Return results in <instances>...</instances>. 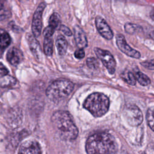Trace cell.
I'll return each mask as SVG.
<instances>
[{
	"instance_id": "obj_1",
	"label": "cell",
	"mask_w": 154,
	"mask_h": 154,
	"mask_svg": "<svg viewBox=\"0 0 154 154\" xmlns=\"http://www.w3.org/2000/svg\"><path fill=\"white\" fill-rule=\"evenodd\" d=\"M53 127L63 140L72 141L76 138L78 129L70 114L66 111H57L51 117Z\"/></svg>"
},
{
	"instance_id": "obj_2",
	"label": "cell",
	"mask_w": 154,
	"mask_h": 154,
	"mask_svg": "<svg viewBox=\"0 0 154 154\" xmlns=\"http://www.w3.org/2000/svg\"><path fill=\"white\" fill-rule=\"evenodd\" d=\"M85 150L87 154H112L116 152L117 144L111 134L96 133L88 138Z\"/></svg>"
},
{
	"instance_id": "obj_3",
	"label": "cell",
	"mask_w": 154,
	"mask_h": 154,
	"mask_svg": "<svg viewBox=\"0 0 154 154\" xmlns=\"http://www.w3.org/2000/svg\"><path fill=\"white\" fill-rule=\"evenodd\" d=\"M83 105L94 117H99L108 111L109 101L108 97L104 94L94 93L87 97Z\"/></svg>"
},
{
	"instance_id": "obj_4",
	"label": "cell",
	"mask_w": 154,
	"mask_h": 154,
	"mask_svg": "<svg viewBox=\"0 0 154 154\" xmlns=\"http://www.w3.org/2000/svg\"><path fill=\"white\" fill-rule=\"evenodd\" d=\"M73 84L67 79H57L52 82L47 88V97L54 102H58L66 98L72 93Z\"/></svg>"
},
{
	"instance_id": "obj_5",
	"label": "cell",
	"mask_w": 154,
	"mask_h": 154,
	"mask_svg": "<svg viewBox=\"0 0 154 154\" xmlns=\"http://www.w3.org/2000/svg\"><path fill=\"white\" fill-rule=\"evenodd\" d=\"M123 114L128 123L131 126H137L142 123V112L140 108L135 105H126L123 109Z\"/></svg>"
},
{
	"instance_id": "obj_6",
	"label": "cell",
	"mask_w": 154,
	"mask_h": 154,
	"mask_svg": "<svg viewBox=\"0 0 154 154\" xmlns=\"http://www.w3.org/2000/svg\"><path fill=\"white\" fill-rule=\"evenodd\" d=\"M94 51L97 58L102 62L110 74H113L116 70V62L112 55L108 51L99 48H94Z\"/></svg>"
},
{
	"instance_id": "obj_7",
	"label": "cell",
	"mask_w": 154,
	"mask_h": 154,
	"mask_svg": "<svg viewBox=\"0 0 154 154\" xmlns=\"http://www.w3.org/2000/svg\"><path fill=\"white\" fill-rule=\"evenodd\" d=\"M46 7L45 2H41L35 10L32 18L31 29L35 37L40 35L42 29V14Z\"/></svg>"
},
{
	"instance_id": "obj_8",
	"label": "cell",
	"mask_w": 154,
	"mask_h": 154,
	"mask_svg": "<svg viewBox=\"0 0 154 154\" xmlns=\"http://www.w3.org/2000/svg\"><path fill=\"white\" fill-rule=\"evenodd\" d=\"M116 44L119 49L125 54L126 55L138 59L141 57L140 53L137 51L135 49H134L132 48L126 42L125 38L123 35L121 34H118L116 35Z\"/></svg>"
},
{
	"instance_id": "obj_9",
	"label": "cell",
	"mask_w": 154,
	"mask_h": 154,
	"mask_svg": "<svg viewBox=\"0 0 154 154\" xmlns=\"http://www.w3.org/2000/svg\"><path fill=\"white\" fill-rule=\"evenodd\" d=\"M95 25L99 33L105 39L111 40L113 37V32L105 20L100 16L95 18Z\"/></svg>"
},
{
	"instance_id": "obj_10",
	"label": "cell",
	"mask_w": 154,
	"mask_h": 154,
	"mask_svg": "<svg viewBox=\"0 0 154 154\" xmlns=\"http://www.w3.org/2000/svg\"><path fill=\"white\" fill-rule=\"evenodd\" d=\"M41 152L38 143L34 140H29L20 145L18 154H41Z\"/></svg>"
},
{
	"instance_id": "obj_11",
	"label": "cell",
	"mask_w": 154,
	"mask_h": 154,
	"mask_svg": "<svg viewBox=\"0 0 154 154\" xmlns=\"http://www.w3.org/2000/svg\"><path fill=\"white\" fill-rule=\"evenodd\" d=\"M26 40L28 41L29 49L33 55L37 60H40L42 55V49L39 43L33 35H31L29 33L26 34Z\"/></svg>"
},
{
	"instance_id": "obj_12",
	"label": "cell",
	"mask_w": 154,
	"mask_h": 154,
	"mask_svg": "<svg viewBox=\"0 0 154 154\" xmlns=\"http://www.w3.org/2000/svg\"><path fill=\"white\" fill-rule=\"evenodd\" d=\"M74 38L78 48L84 49L87 46L88 42L86 35L82 29L78 25L74 26Z\"/></svg>"
},
{
	"instance_id": "obj_13",
	"label": "cell",
	"mask_w": 154,
	"mask_h": 154,
	"mask_svg": "<svg viewBox=\"0 0 154 154\" xmlns=\"http://www.w3.org/2000/svg\"><path fill=\"white\" fill-rule=\"evenodd\" d=\"M7 60L12 65L16 66L22 60L23 55L21 51L16 48H10L7 53Z\"/></svg>"
},
{
	"instance_id": "obj_14",
	"label": "cell",
	"mask_w": 154,
	"mask_h": 154,
	"mask_svg": "<svg viewBox=\"0 0 154 154\" xmlns=\"http://www.w3.org/2000/svg\"><path fill=\"white\" fill-rule=\"evenodd\" d=\"M67 42L62 35H59L56 40V47L60 55H64L67 49Z\"/></svg>"
},
{
	"instance_id": "obj_15",
	"label": "cell",
	"mask_w": 154,
	"mask_h": 154,
	"mask_svg": "<svg viewBox=\"0 0 154 154\" xmlns=\"http://www.w3.org/2000/svg\"><path fill=\"white\" fill-rule=\"evenodd\" d=\"M11 43V38L9 34L5 30L0 28V48L5 49Z\"/></svg>"
},
{
	"instance_id": "obj_16",
	"label": "cell",
	"mask_w": 154,
	"mask_h": 154,
	"mask_svg": "<svg viewBox=\"0 0 154 154\" xmlns=\"http://www.w3.org/2000/svg\"><path fill=\"white\" fill-rule=\"evenodd\" d=\"M43 51L46 55L51 56L53 53V40L51 37L45 38L43 42Z\"/></svg>"
},
{
	"instance_id": "obj_17",
	"label": "cell",
	"mask_w": 154,
	"mask_h": 154,
	"mask_svg": "<svg viewBox=\"0 0 154 154\" xmlns=\"http://www.w3.org/2000/svg\"><path fill=\"white\" fill-rule=\"evenodd\" d=\"M120 76L123 81H125L129 85H134L136 83V79L135 75H134L133 73L130 72H125L124 73H122Z\"/></svg>"
},
{
	"instance_id": "obj_18",
	"label": "cell",
	"mask_w": 154,
	"mask_h": 154,
	"mask_svg": "<svg viewBox=\"0 0 154 154\" xmlns=\"http://www.w3.org/2000/svg\"><path fill=\"white\" fill-rule=\"evenodd\" d=\"M135 77L136 80H137V81L141 85L146 86V85H148L150 83V78L147 75H146L145 74H144L142 72H138L136 73Z\"/></svg>"
},
{
	"instance_id": "obj_19",
	"label": "cell",
	"mask_w": 154,
	"mask_h": 154,
	"mask_svg": "<svg viewBox=\"0 0 154 154\" xmlns=\"http://www.w3.org/2000/svg\"><path fill=\"white\" fill-rule=\"evenodd\" d=\"M146 120L149 127L154 131V106L148 109L146 114Z\"/></svg>"
},
{
	"instance_id": "obj_20",
	"label": "cell",
	"mask_w": 154,
	"mask_h": 154,
	"mask_svg": "<svg viewBox=\"0 0 154 154\" xmlns=\"http://www.w3.org/2000/svg\"><path fill=\"white\" fill-rule=\"evenodd\" d=\"M124 27L125 32L129 34H134L141 29V28L139 25L132 23H126Z\"/></svg>"
},
{
	"instance_id": "obj_21",
	"label": "cell",
	"mask_w": 154,
	"mask_h": 154,
	"mask_svg": "<svg viewBox=\"0 0 154 154\" xmlns=\"http://www.w3.org/2000/svg\"><path fill=\"white\" fill-rule=\"evenodd\" d=\"M60 23V17L57 13H54L51 14L49 20V25L56 29Z\"/></svg>"
},
{
	"instance_id": "obj_22",
	"label": "cell",
	"mask_w": 154,
	"mask_h": 154,
	"mask_svg": "<svg viewBox=\"0 0 154 154\" xmlns=\"http://www.w3.org/2000/svg\"><path fill=\"white\" fill-rule=\"evenodd\" d=\"M16 80L14 78L5 75L0 78V85L2 87H7L10 85L14 84Z\"/></svg>"
},
{
	"instance_id": "obj_23",
	"label": "cell",
	"mask_w": 154,
	"mask_h": 154,
	"mask_svg": "<svg viewBox=\"0 0 154 154\" xmlns=\"http://www.w3.org/2000/svg\"><path fill=\"white\" fill-rule=\"evenodd\" d=\"M87 65L91 69H96L99 67V63L95 58L90 57L87 59Z\"/></svg>"
},
{
	"instance_id": "obj_24",
	"label": "cell",
	"mask_w": 154,
	"mask_h": 154,
	"mask_svg": "<svg viewBox=\"0 0 154 154\" xmlns=\"http://www.w3.org/2000/svg\"><path fill=\"white\" fill-rule=\"evenodd\" d=\"M11 16V13L10 10L1 9L0 10V21L10 18Z\"/></svg>"
},
{
	"instance_id": "obj_25",
	"label": "cell",
	"mask_w": 154,
	"mask_h": 154,
	"mask_svg": "<svg viewBox=\"0 0 154 154\" xmlns=\"http://www.w3.org/2000/svg\"><path fill=\"white\" fill-rule=\"evenodd\" d=\"M55 30V28H54L53 27H52L49 25L47 27H46L45 29L43 30V32L45 38L51 37L53 35Z\"/></svg>"
},
{
	"instance_id": "obj_26",
	"label": "cell",
	"mask_w": 154,
	"mask_h": 154,
	"mask_svg": "<svg viewBox=\"0 0 154 154\" xmlns=\"http://www.w3.org/2000/svg\"><path fill=\"white\" fill-rule=\"evenodd\" d=\"M141 64L146 69L150 70H154V59L143 61L141 63Z\"/></svg>"
},
{
	"instance_id": "obj_27",
	"label": "cell",
	"mask_w": 154,
	"mask_h": 154,
	"mask_svg": "<svg viewBox=\"0 0 154 154\" xmlns=\"http://www.w3.org/2000/svg\"><path fill=\"white\" fill-rule=\"evenodd\" d=\"M75 57L78 59H82L85 56V52L83 49L78 48L74 53Z\"/></svg>"
},
{
	"instance_id": "obj_28",
	"label": "cell",
	"mask_w": 154,
	"mask_h": 154,
	"mask_svg": "<svg viewBox=\"0 0 154 154\" xmlns=\"http://www.w3.org/2000/svg\"><path fill=\"white\" fill-rule=\"evenodd\" d=\"M60 30L67 36H71L72 35V32L70 31V29L67 26H66L65 25H61L60 27Z\"/></svg>"
},
{
	"instance_id": "obj_29",
	"label": "cell",
	"mask_w": 154,
	"mask_h": 154,
	"mask_svg": "<svg viewBox=\"0 0 154 154\" xmlns=\"http://www.w3.org/2000/svg\"><path fill=\"white\" fill-rule=\"evenodd\" d=\"M8 73V70L7 67L0 62V78L7 75Z\"/></svg>"
},
{
	"instance_id": "obj_30",
	"label": "cell",
	"mask_w": 154,
	"mask_h": 154,
	"mask_svg": "<svg viewBox=\"0 0 154 154\" xmlns=\"http://www.w3.org/2000/svg\"><path fill=\"white\" fill-rule=\"evenodd\" d=\"M150 17L154 20V10H153L151 11L150 14Z\"/></svg>"
},
{
	"instance_id": "obj_31",
	"label": "cell",
	"mask_w": 154,
	"mask_h": 154,
	"mask_svg": "<svg viewBox=\"0 0 154 154\" xmlns=\"http://www.w3.org/2000/svg\"><path fill=\"white\" fill-rule=\"evenodd\" d=\"M3 7H4V4H3V2L2 1L0 0V10L3 8Z\"/></svg>"
},
{
	"instance_id": "obj_32",
	"label": "cell",
	"mask_w": 154,
	"mask_h": 154,
	"mask_svg": "<svg viewBox=\"0 0 154 154\" xmlns=\"http://www.w3.org/2000/svg\"><path fill=\"white\" fill-rule=\"evenodd\" d=\"M150 37H151L153 39H154V31H153L151 32V34H150Z\"/></svg>"
}]
</instances>
